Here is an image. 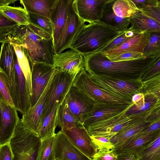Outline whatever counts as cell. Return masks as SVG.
<instances>
[{
	"label": "cell",
	"instance_id": "6da1fadb",
	"mask_svg": "<svg viewBox=\"0 0 160 160\" xmlns=\"http://www.w3.org/2000/svg\"><path fill=\"white\" fill-rule=\"evenodd\" d=\"M85 70L89 74L127 81L140 79L143 71L160 58V52L150 57L112 61L101 52L84 56Z\"/></svg>",
	"mask_w": 160,
	"mask_h": 160
},
{
	"label": "cell",
	"instance_id": "7a4b0ae2",
	"mask_svg": "<svg viewBox=\"0 0 160 160\" xmlns=\"http://www.w3.org/2000/svg\"><path fill=\"white\" fill-rule=\"evenodd\" d=\"M86 23L81 21L68 46L84 57L100 52L126 31L120 32L101 21Z\"/></svg>",
	"mask_w": 160,
	"mask_h": 160
},
{
	"label": "cell",
	"instance_id": "3957f363",
	"mask_svg": "<svg viewBox=\"0 0 160 160\" xmlns=\"http://www.w3.org/2000/svg\"><path fill=\"white\" fill-rule=\"evenodd\" d=\"M0 41L22 45L26 49L32 65L43 62L53 65L52 39L47 40L39 36L28 26H18Z\"/></svg>",
	"mask_w": 160,
	"mask_h": 160
},
{
	"label": "cell",
	"instance_id": "277c9868",
	"mask_svg": "<svg viewBox=\"0 0 160 160\" xmlns=\"http://www.w3.org/2000/svg\"><path fill=\"white\" fill-rule=\"evenodd\" d=\"M41 139L26 128L20 119L10 142L13 160H37Z\"/></svg>",
	"mask_w": 160,
	"mask_h": 160
},
{
	"label": "cell",
	"instance_id": "5b68a950",
	"mask_svg": "<svg viewBox=\"0 0 160 160\" xmlns=\"http://www.w3.org/2000/svg\"><path fill=\"white\" fill-rule=\"evenodd\" d=\"M73 83L99 105L129 106L133 103L100 88L92 81L85 69L76 76Z\"/></svg>",
	"mask_w": 160,
	"mask_h": 160
},
{
	"label": "cell",
	"instance_id": "8992f818",
	"mask_svg": "<svg viewBox=\"0 0 160 160\" xmlns=\"http://www.w3.org/2000/svg\"><path fill=\"white\" fill-rule=\"evenodd\" d=\"M88 74L92 81L102 89L132 103L133 95L142 92L143 82L141 79L127 81Z\"/></svg>",
	"mask_w": 160,
	"mask_h": 160
},
{
	"label": "cell",
	"instance_id": "52a82bcc",
	"mask_svg": "<svg viewBox=\"0 0 160 160\" xmlns=\"http://www.w3.org/2000/svg\"><path fill=\"white\" fill-rule=\"evenodd\" d=\"M129 107L120 113L107 119L92 123L85 129L90 136H106L112 139L117 133L123 129L134 122L139 118L147 116L149 113L148 112L142 115L128 116L126 112Z\"/></svg>",
	"mask_w": 160,
	"mask_h": 160
},
{
	"label": "cell",
	"instance_id": "ba28073f",
	"mask_svg": "<svg viewBox=\"0 0 160 160\" xmlns=\"http://www.w3.org/2000/svg\"><path fill=\"white\" fill-rule=\"evenodd\" d=\"M74 79L69 74L59 70L55 74L50 86L41 122L51 112L56 104L60 105L62 102Z\"/></svg>",
	"mask_w": 160,
	"mask_h": 160
},
{
	"label": "cell",
	"instance_id": "9c48e42d",
	"mask_svg": "<svg viewBox=\"0 0 160 160\" xmlns=\"http://www.w3.org/2000/svg\"><path fill=\"white\" fill-rule=\"evenodd\" d=\"M64 100L70 110L82 125L88 115L98 105L95 101L77 87L73 82Z\"/></svg>",
	"mask_w": 160,
	"mask_h": 160
},
{
	"label": "cell",
	"instance_id": "30bf717a",
	"mask_svg": "<svg viewBox=\"0 0 160 160\" xmlns=\"http://www.w3.org/2000/svg\"><path fill=\"white\" fill-rule=\"evenodd\" d=\"M56 68L43 62L33 64L32 68V94L30 97L31 107L37 103L45 89Z\"/></svg>",
	"mask_w": 160,
	"mask_h": 160
},
{
	"label": "cell",
	"instance_id": "8fae6325",
	"mask_svg": "<svg viewBox=\"0 0 160 160\" xmlns=\"http://www.w3.org/2000/svg\"><path fill=\"white\" fill-rule=\"evenodd\" d=\"M58 70L56 68L48 85L37 103L33 107H30L23 115L22 119H20L26 128L38 136L41 127V118L45 107L50 86L54 76Z\"/></svg>",
	"mask_w": 160,
	"mask_h": 160
},
{
	"label": "cell",
	"instance_id": "7c38bea8",
	"mask_svg": "<svg viewBox=\"0 0 160 160\" xmlns=\"http://www.w3.org/2000/svg\"><path fill=\"white\" fill-rule=\"evenodd\" d=\"M53 65L61 71L68 73L73 78L85 69L84 56L70 49L69 50L53 55Z\"/></svg>",
	"mask_w": 160,
	"mask_h": 160
},
{
	"label": "cell",
	"instance_id": "4fadbf2b",
	"mask_svg": "<svg viewBox=\"0 0 160 160\" xmlns=\"http://www.w3.org/2000/svg\"><path fill=\"white\" fill-rule=\"evenodd\" d=\"M110 0H73L72 6L84 22L101 21L104 9Z\"/></svg>",
	"mask_w": 160,
	"mask_h": 160
},
{
	"label": "cell",
	"instance_id": "5bb4252c",
	"mask_svg": "<svg viewBox=\"0 0 160 160\" xmlns=\"http://www.w3.org/2000/svg\"><path fill=\"white\" fill-rule=\"evenodd\" d=\"M160 134V129L141 135L136 134L112 150L117 155L129 153L138 158L140 153L156 140Z\"/></svg>",
	"mask_w": 160,
	"mask_h": 160
},
{
	"label": "cell",
	"instance_id": "9a60e30c",
	"mask_svg": "<svg viewBox=\"0 0 160 160\" xmlns=\"http://www.w3.org/2000/svg\"><path fill=\"white\" fill-rule=\"evenodd\" d=\"M56 160H93L82 152L61 130L56 133Z\"/></svg>",
	"mask_w": 160,
	"mask_h": 160
},
{
	"label": "cell",
	"instance_id": "2e32d148",
	"mask_svg": "<svg viewBox=\"0 0 160 160\" xmlns=\"http://www.w3.org/2000/svg\"><path fill=\"white\" fill-rule=\"evenodd\" d=\"M61 130L82 152L89 158H92L98 150L84 127H76Z\"/></svg>",
	"mask_w": 160,
	"mask_h": 160
},
{
	"label": "cell",
	"instance_id": "e0dca14e",
	"mask_svg": "<svg viewBox=\"0 0 160 160\" xmlns=\"http://www.w3.org/2000/svg\"><path fill=\"white\" fill-rule=\"evenodd\" d=\"M72 2L68 8L66 22L54 50V54H59L68 49V45L77 28L81 22L79 17L72 6Z\"/></svg>",
	"mask_w": 160,
	"mask_h": 160
},
{
	"label": "cell",
	"instance_id": "ac0fdd59",
	"mask_svg": "<svg viewBox=\"0 0 160 160\" xmlns=\"http://www.w3.org/2000/svg\"><path fill=\"white\" fill-rule=\"evenodd\" d=\"M16 109L9 105L6 106L0 115V145L10 142L20 120Z\"/></svg>",
	"mask_w": 160,
	"mask_h": 160
},
{
	"label": "cell",
	"instance_id": "d6986e66",
	"mask_svg": "<svg viewBox=\"0 0 160 160\" xmlns=\"http://www.w3.org/2000/svg\"><path fill=\"white\" fill-rule=\"evenodd\" d=\"M72 1L73 0H57L51 13L50 20L53 28L52 39L54 52L66 22L68 8Z\"/></svg>",
	"mask_w": 160,
	"mask_h": 160
},
{
	"label": "cell",
	"instance_id": "ffe728a7",
	"mask_svg": "<svg viewBox=\"0 0 160 160\" xmlns=\"http://www.w3.org/2000/svg\"><path fill=\"white\" fill-rule=\"evenodd\" d=\"M130 105H107L98 104L85 119L83 123V125L86 128L92 123L107 119L120 113Z\"/></svg>",
	"mask_w": 160,
	"mask_h": 160
},
{
	"label": "cell",
	"instance_id": "44dd1931",
	"mask_svg": "<svg viewBox=\"0 0 160 160\" xmlns=\"http://www.w3.org/2000/svg\"><path fill=\"white\" fill-rule=\"evenodd\" d=\"M129 29L137 34L160 31V24L139 10L129 18Z\"/></svg>",
	"mask_w": 160,
	"mask_h": 160
},
{
	"label": "cell",
	"instance_id": "7402d4cb",
	"mask_svg": "<svg viewBox=\"0 0 160 160\" xmlns=\"http://www.w3.org/2000/svg\"><path fill=\"white\" fill-rule=\"evenodd\" d=\"M146 44V39L145 33H140L121 45L105 53H102L107 57L116 56L128 52L142 53Z\"/></svg>",
	"mask_w": 160,
	"mask_h": 160
},
{
	"label": "cell",
	"instance_id": "603a6c76",
	"mask_svg": "<svg viewBox=\"0 0 160 160\" xmlns=\"http://www.w3.org/2000/svg\"><path fill=\"white\" fill-rule=\"evenodd\" d=\"M57 0H21L20 3L28 13L42 16L50 20L52 12Z\"/></svg>",
	"mask_w": 160,
	"mask_h": 160
},
{
	"label": "cell",
	"instance_id": "cb8c5ba5",
	"mask_svg": "<svg viewBox=\"0 0 160 160\" xmlns=\"http://www.w3.org/2000/svg\"><path fill=\"white\" fill-rule=\"evenodd\" d=\"M147 116H143L117 133L111 139L114 148L141 132L151 123L145 120Z\"/></svg>",
	"mask_w": 160,
	"mask_h": 160
},
{
	"label": "cell",
	"instance_id": "d4e9b609",
	"mask_svg": "<svg viewBox=\"0 0 160 160\" xmlns=\"http://www.w3.org/2000/svg\"><path fill=\"white\" fill-rule=\"evenodd\" d=\"M15 69L17 75L20 103V112L23 115L31 107L30 93L25 76L16 59Z\"/></svg>",
	"mask_w": 160,
	"mask_h": 160
},
{
	"label": "cell",
	"instance_id": "484cf974",
	"mask_svg": "<svg viewBox=\"0 0 160 160\" xmlns=\"http://www.w3.org/2000/svg\"><path fill=\"white\" fill-rule=\"evenodd\" d=\"M57 122V126L61 129H69L76 127H84L70 110L64 99L59 106Z\"/></svg>",
	"mask_w": 160,
	"mask_h": 160
},
{
	"label": "cell",
	"instance_id": "4316f807",
	"mask_svg": "<svg viewBox=\"0 0 160 160\" xmlns=\"http://www.w3.org/2000/svg\"><path fill=\"white\" fill-rule=\"evenodd\" d=\"M115 1L110 0L106 5L101 21L114 27L120 32L126 31L128 28L130 24L129 18H121L114 13L112 9V5Z\"/></svg>",
	"mask_w": 160,
	"mask_h": 160
},
{
	"label": "cell",
	"instance_id": "83f0119b",
	"mask_svg": "<svg viewBox=\"0 0 160 160\" xmlns=\"http://www.w3.org/2000/svg\"><path fill=\"white\" fill-rule=\"evenodd\" d=\"M12 44L15 49L18 63L27 80L30 91V96H31L32 69H31L30 66L32 67V63L26 49L23 46L15 44Z\"/></svg>",
	"mask_w": 160,
	"mask_h": 160
},
{
	"label": "cell",
	"instance_id": "f1b7e54d",
	"mask_svg": "<svg viewBox=\"0 0 160 160\" xmlns=\"http://www.w3.org/2000/svg\"><path fill=\"white\" fill-rule=\"evenodd\" d=\"M60 105L56 104L51 112L41 122L38 136L41 139L56 134L55 131L57 126V116Z\"/></svg>",
	"mask_w": 160,
	"mask_h": 160
},
{
	"label": "cell",
	"instance_id": "f546056e",
	"mask_svg": "<svg viewBox=\"0 0 160 160\" xmlns=\"http://www.w3.org/2000/svg\"><path fill=\"white\" fill-rule=\"evenodd\" d=\"M0 12L15 21L19 25L28 26L30 23L28 13L21 7L9 6L0 7Z\"/></svg>",
	"mask_w": 160,
	"mask_h": 160
},
{
	"label": "cell",
	"instance_id": "4dcf8cb0",
	"mask_svg": "<svg viewBox=\"0 0 160 160\" xmlns=\"http://www.w3.org/2000/svg\"><path fill=\"white\" fill-rule=\"evenodd\" d=\"M146 44L142 54L147 57L155 56L160 52V31L144 33Z\"/></svg>",
	"mask_w": 160,
	"mask_h": 160
},
{
	"label": "cell",
	"instance_id": "1f68e13d",
	"mask_svg": "<svg viewBox=\"0 0 160 160\" xmlns=\"http://www.w3.org/2000/svg\"><path fill=\"white\" fill-rule=\"evenodd\" d=\"M56 135L41 139L37 160H56Z\"/></svg>",
	"mask_w": 160,
	"mask_h": 160
},
{
	"label": "cell",
	"instance_id": "d6a6232c",
	"mask_svg": "<svg viewBox=\"0 0 160 160\" xmlns=\"http://www.w3.org/2000/svg\"><path fill=\"white\" fill-rule=\"evenodd\" d=\"M112 9L116 15L123 18H129L139 10L132 0H115Z\"/></svg>",
	"mask_w": 160,
	"mask_h": 160
},
{
	"label": "cell",
	"instance_id": "836d02e7",
	"mask_svg": "<svg viewBox=\"0 0 160 160\" xmlns=\"http://www.w3.org/2000/svg\"><path fill=\"white\" fill-rule=\"evenodd\" d=\"M144 94L145 103L140 106H136L132 103L128 108L126 112L128 116L140 115L148 112L156 106L157 102L156 98L152 95Z\"/></svg>",
	"mask_w": 160,
	"mask_h": 160
},
{
	"label": "cell",
	"instance_id": "e575fe53",
	"mask_svg": "<svg viewBox=\"0 0 160 160\" xmlns=\"http://www.w3.org/2000/svg\"><path fill=\"white\" fill-rule=\"evenodd\" d=\"M138 160H160V134L139 154Z\"/></svg>",
	"mask_w": 160,
	"mask_h": 160
},
{
	"label": "cell",
	"instance_id": "d590c367",
	"mask_svg": "<svg viewBox=\"0 0 160 160\" xmlns=\"http://www.w3.org/2000/svg\"><path fill=\"white\" fill-rule=\"evenodd\" d=\"M142 92L156 98V104L160 102V74L143 82Z\"/></svg>",
	"mask_w": 160,
	"mask_h": 160
},
{
	"label": "cell",
	"instance_id": "8d00e7d4",
	"mask_svg": "<svg viewBox=\"0 0 160 160\" xmlns=\"http://www.w3.org/2000/svg\"><path fill=\"white\" fill-rule=\"evenodd\" d=\"M0 98L3 99L8 105L15 108L8 84V76L0 68Z\"/></svg>",
	"mask_w": 160,
	"mask_h": 160
},
{
	"label": "cell",
	"instance_id": "74e56055",
	"mask_svg": "<svg viewBox=\"0 0 160 160\" xmlns=\"http://www.w3.org/2000/svg\"><path fill=\"white\" fill-rule=\"evenodd\" d=\"M19 25L15 21L0 12V41Z\"/></svg>",
	"mask_w": 160,
	"mask_h": 160
},
{
	"label": "cell",
	"instance_id": "f35d334b",
	"mask_svg": "<svg viewBox=\"0 0 160 160\" xmlns=\"http://www.w3.org/2000/svg\"><path fill=\"white\" fill-rule=\"evenodd\" d=\"M90 136L97 150H109L113 149L114 148L111 138L108 137L98 135Z\"/></svg>",
	"mask_w": 160,
	"mask_h": 160
},
{
	"label": "cell",
	"instance_id": "ab89813d",
	"mask_svg": "<svg viewBox=\"0 0 160 160\" xmlns=\"http://www.w3.org/2000/svg\"><path fill=\"white\" fill-rule=\"evenodd\" d=\"M28 13L30 23H33L43 28L52 35V27L50 20L38 14L31 13Z\"/></svg>",
	"mask_w": 160,
	"mask_h": 160
},
{
	"label": "cell",
	"instance_id": "60d3db41",
	"mask_svg": "<svg viewBox=\"0 0 160 160\" xmlns=\"http://www.w3.org/2000/svg\"><path fill=\"white\" fill-rule=\"evenodd\" d=\"M137 34H138L135 33L128 28L125 32L115 39L100 52L104 53L114 48L121 45Z\"/></svg>",
	"mask_w": 160,
	"mask_h": 160
},
{
	"label": "cell",
	"instance_id": "b9f144b4",
	"mask_svg": "<svg viewBox=\"0 0 160 160\" xmlns=\"http://www.w3.org/2000/svg\"><path fill=\"white\" fill-rule=\"evenodd\" d=\"M160 74V58L148 67L142 72L140 77L144 82Z\"/></svg>",
	"mask_w": 160,
	"mask_h": 160
},
{
	"label": "cell",
	"instance_id": "7bdbcfd3",
	"mask_svg": "<svg viewBox=\"0 0 160 160\" xmlns=\"http://www.w3.org/2000/svg\"><path fill=\"white\" fill-rule=\"evenodd\" d=\"M138 10L160 24V6L159 3L157 5L145 7Z\"/></svg>",
	"mask_w": 160,
	"mask_h": 160
},
{
	"label": "cell",
	"instance_id": "ee69618b",
	"mask_svg": "<svg viewBox=\"0 0 160 160\" xmlns=\"http://www.w3.org/2000/svg\"><path fill=\"white\" fill-rule=\"evenodd\" d=\"M143 57H144L142 53L128 52L116 56L107 57L110 61L116 62L137 59Z\"/></svg>",
	"mask_w": 160,
	"mask_h": 160
},
{
	"label": "cell",
	"instance_id": "f6af8a7d",
	"mask_svg": "<svg viewBox=\"0 0 160 160\" xmlns=\"http://www.w3.org/2000/svg\"><path fill=\"white\" fill-rule=\"evenodd\" d=\"M118 155L113 150H99L93 156V160H116Z\"/></svg>",
	"mask_w": 160,
	"mask_h": 160
},
{
	"label": "cell",
	"instance_id": "bcb514c9",
	"mask_svg": "<svg viewBox=\"0 0 160 160\" xmlns=\"http://www.w3.org/2000/svg\"><path fill=\"white\" fill-rule=\"evenodd\" d=\"M13 158L10 142L0 145V160H13Z\"/></svg>",
	"mask_w": 160,
	"mask_h": 160
},
{
	"label": "cell",
	"instance_id": "7dc6e473",
	"mask_svg": "<svg viewBox=\"0 0 160 160\" xmlns=\"http://www.w3.org/2000/svg\"><path fill=\"white\" fill-rule=\"evenodd\" d=\"M28 26L39 36L47 40L52 39V35L43 28L32 23H30Z\"/></svg>",
	"mask_w": 160,
	"mask_h": 160
},
{
	"label": "cell",
	"instance_id": "c3c4849f",
	"mask_svg": "<svg viewBox=\"0 0 160 160\" xmlns=\"http://www.w3.org/2000/svg\"><path fill=\"white\" fill-rule=\"evenodd\" d=\"M160 119V106L153 108L145 119L147 122L152 123Z\"/></svg>",
	"mask_w": 160,
	"mask_h": 160
},
{
	"label": "cell",
	"instance_id": "681fc988",
	"mask_svg": "<svg viewBox=\"0 0 160 160\" xmlns=\"http://www.w3.org/2000/svg\"><path fill=\"white\" fill-rule=\"evenodd\" d=\"M138 9L145 7L157 5L158 3V0H132Z\"/></svg>",
	"mask_w": 160,
	"mask_h": 160
},
{
	"label": "cell",
	"instance_id": "f907efd6",
	"mask_svg": "<svg viewBox=\"0 0 160 160\" xmlns=\"http://www.w3.org/2000/svg\"><path fill=\"white\" fill-rule=\"evenodd\" d=\"M160 129V119L150 123L141 132L137 134L140 136Z\"/></svg>",
	"mask_w": 160,
	"mask_h": 160
},
{
	"label": "cell",
	"instance_id": "816d5d0a",
	"mask_svg": "<svg viewBox=\"0 0 160 160\" xmlns=\"http://www.w3.org/2000/svg\"><path fill=\"white\" fill-rule=\"evenodd\" d=\"M116 160H138L133 155L127 153H122L118 155V157Z\"/></svg>",
	"mask_w": 160,
	"mask_h": 160
},
{
	"label": "cell",
	"instance_id": "f5cc1de1",
	"mask_svg": "<svg viewBox=\"0 0 160 160\" xmlns=\"http://www.w3.org/2000/svg\"><path fill=\"white\" fill-rule=\"evenodd\" d=\"M17 0H0V7L8 6L11 3H12Z\"/></svg>",
	"mask_w": 160,
	"mask_h": 160
},
{
	"label": "cell",
	"instance_id": "db71d44e",
	"mask_svg": "<svg viewBox=\"0 0 160 160\" xmlns=\"http://www.w3.org/2000/svg\"><path fill=\"white\" fill-rule=\"evenodd\" d=\"M8 105L2 98H0V115L2 113V111L5 107Z\"/></svg>",
	"mask_w": 160,
	"mask_h": 160
},
{
	"label": "cell",
	"instance_id": "11a10c76",
	"mask_svg": "<svg viewBox=\"0 0 160 160\" xmlns=\"http://www.w3.org/2000/svg\"><path fill=\"white\" fill-rule=\"evenodd\" d=\"M160 106V102L156 104V106Z\"/></svg>",
	"mask_w": 160,
	"mask_h": 160
},
{
	"label": "cell",
	"instance_id": "9f6ffc18",
	"mask_svg": "<svg viewBox=\"0 0 160 160\" xmlns=\"http://www.w3.org/2000/svg\"><path fill=\"white\" fill-rule=\"evenodd\" d=\"M158 3H159V4L160 6V0H158Z\"/></svg>",
	"mask_w": 160,
	"mask_h": 160
},
{
	"label": "cell",
	"instance_id": "6f0895ef",
	"mask_svg": "<svg viewBox=\"0 0 160 160\" xmlns=\"http://www.w3.org/2000/svg\"></svg>",
	"mask_w": 160,
	"mask_h": 160
}]
</instances>
